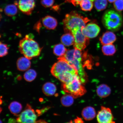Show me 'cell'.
Segmentation results:
<instances>
[{
	"label": "cell",
	"mask_w": 123,
	"mask_h": 123,
	"mask_svg": "<svg viewBox=\"0 0 123 123\" xmlns=\"http://www.w3.org/2000/svg\"><path fill=\"white\" fill-rule=\"evenodd\" d=\"M86 53L83 54L82 51L74 49L67 50L64 56L58 58L67 61L76 69L81 82L84 85L87 80L86 74L85 71L83 64Z\"/></svg>",
	"instance_id": "1"
},
{
	"label": "cell",
	"mask_w": 123,
	"mask_h": 123,
	"mask_svg": "<svg viewBox=\"0 0 123 123\" xmlns=\"http://www.w3.org/2000/svg\"><path fill=\"white\" fill-rule=\"evenodd\" d=\"M58 61L52 66L50 72L53 76L62 83L69 82L78 75L77 71L65 61L58 59Z\"/></svg>",
	"instance_id": "2"
},
{
	"label": "cell",
	"mask_w": 123,
	"mask_h": 123,
	"mask_svg": "<svg viewBox=\"0 0 123 123\" xmlns=\"http://www.w3.org/2000/svg\"><path fill=\"white\" fill-rule=\"evenodd\" d=\"M19 49L24 56L30 60L39 56L42 50V48L33 39L31 34L26 35L20 41Z\"/></svg>",
	"instance_id": "3"
},
{
	"label": "cell",
	"mask_w": 123,
	"mask_h": 123,
	"mask_svg": "<svg viewBox=\"0 0 123 123\" xmlns=\"http://www.w3.org/2000/svg\"><path fill=\"white\" fill-rule=\"evenodd\" d=\"M90 21L88 18L82 16L77 12L72 11L66 14L63 20L64 31L66 33H70L74 29L82 28Z\"/></svg>",
	"instance_id": "4"
},
{
	"label": "cell",
	"mask_w": 123,
	"mask_h": 123,
	"mask_svg": "<svg viewBox=\"0 0 123 123\" xmlns=\"http://www.w3.org/2000/svg\"><path fill=\"white\" fill-rule=\"evenodd\" d=\"M102 22L104 27L107 30L112 32L118 31L123 25L122 15L113 9L108 10L103 15Z\"/></svg>",
	"instance_id": "5"
},
{
	"label": "cell",
	"mask_w": 123,
	"mask_h": 123,
	"mask_svg": "<svg viewBox=\"0 0 123 123\" xmlns=\"http://www.w3.org/2000/svg\"><path fill=\"white\" fill-rule=\"evenodd\" d=\"M80 78L77 75L71 81L66 83H62V89L64 92L70 94L74 98L83 96L86 92Z\"/></svg>",
	"instance_id": "6"
},
{
	"label": "cell",
	"mask_w": 123,
	"mask_h": 123,
	"mask_svg": "<svg viewBox=\"0 0 123 123\" xmlns=\"http://www.w3.org/2000/svg\"><path fill=\"white\" fill-rule=\"evenodd\" d=\"M82 28L75 29L70 32L74 38V48L81 51L84 50L88 45L89 39L83 34L81 32Z\"/></svg>",
	"instance_id": "7"
},
{
	"label": "cell",
	"mask_w": 123,
	"mask_h": 123,
	"mask_svg": "<svg viewBox=\"0 0 123 123\" xmlns=\"http://www.w3.org/2000/svg\"><path fill=\"white\" fill-rule=\"evenodd\" d=\"M37 116L34 109L28 104L24 110L18 116L17 123H35Z\"/></svg>",
	"instance_id": "8"
},
{
	"label": "cell",
	"mask_w": 123,
	"mask_h": 123,
	"mask_svg": "<svg viewBox=\"0 0 123 123\" xmlns=\"http://www.w3.org/2000/svg\"><path fill=\"white\" fill-rule=\"evenodd\" d=\"M97 118L98 123H115L111 111L108 108L101 106Z\"/></svg>",
	"instance_id": "9"
},
{
	"label": "cell",
	"mask_w": 123,
	"mask_h": 123,
	"mask_svg": "<svg viewBox=\"0 0 123 123\" xmlns=\"http://www.w3.org/2000/svg\"><path fill=\"white\" fill-rule=\"evenodd\" d=\"M100 30L99 26L94 23H89L81 29L83 34L89 38L96 37L99 34Z\"/></svg>",
	"instance_id": "10"
},
{
	"label": "cell",
	"mask_w": 123,
	"mask_h": 123,
	"mask_svg": "<svg viewBox=\"0 0 123 123\" xmlns=\"http://www.w3.org/2000/svg\"><path fill=\"white\" fill-rule=\"evenodd\" d=\"M15 4L21 12L28 15L31 14L35 6L34 0H19Z\"/></svg>",
	"instance_id": "11"
},
{
	"label": "cell",
	"mask_w": 123,
	"mask_h": 123,
	"mask_svg": "<svg viewBox=\"0 0 123 123\" xmlns=\"http://www.w3.org/2000/svg\"><path fill=\"white\" fill-rule=\"evenodd\" d=\"M117 40L116 35L113 32L108 31L103 33L99 38V40L102 45L113 44Z\"/></svg>",
	"instance_id": "12"
},
{
	"label": "cell",
	"mask_w": 123,
	"mask_h": 123,
	"mask_svg": "<svg viewBox=\"0 0 123 123\" xmlns=\"http://www.w3.org/2000/svg\"><path fill=\"white\" fill-rule=\"evenodd\" d=\"M42 23L43 25L49 30H53L57 25V21L53 17L47 15L42 18Z\"/></svg>",
	"instance_id": "13"
},
{
	"label": "cell",
	"mask_w": 123,
	"mask_h": 123,
	"mask_svg": "<svg viewBox=\"0 0 123 123\" xmlns=\"http://www.w3.org/2000/svg\"><path fill=\"white\" fill-rule=\"evenodd\" d=\"M31 63L30 60L25 57H22L17 61L16 65L18 70L21 71H25L30 68Z\"/></svg>",
	"instance_id": "14"
},
{
	"label": "cell",
	"mask_w": 123,
	"mask_h": 123,
	"mask_svg": "<svg viewBox=\"0 0 123 123\" xmlns=\"http://www.w3.org/2000/svg\"><path fill=\"white\" fill-rule=\"evenodd\" d=\"M42 90L43 93L46 96H53L56 93V87L53 83L50 82H46L43 85Z\"/></svg>",
	"instance_id": "15"
},
{
	"label": "cell",
	"mask_w": 123,
	"mask_h": 123,
	"mask_svg": "<svg viewBox=\"0 0 123 123\" xmlns=\"http://www.w3.org/2000/svg\"><path fill=\"white\" fill-rule=\"evenodd\" d=\"M82 116L86 121H91L95 118L96 113L95 109L91 107L85 108L82 111Z\"/></svg>",
	"instance_id": "16"
},
{
	"label": "cell",
	"mask_w": 123,
	"mask_h": 123,
	"mask_svg": "<svg viewBox=\"0 0 123 123\" xmlns=\"http://www.w3.org/2000/svg\"><path fill=\"white\" fill-rule=\"evenodd\" d=\"M111 90L110 87L106 84H101L98 86L96 92L98 96L104 98L107 97L110 94Z\"/></svg>",
	"instance_id": "17"
},
{
	"label": "cell",
	"mask_w": 123,
	"mask_h": 123,
	"mask_svg": "<svg viewBox=\"0 0 123 123\" xmlns=\"http://www.w3.org/2000/svg\"><path fill=\"white\" fill-rule=\"evenodd\" d=\"M9 109L12 114L18 117L22 110V106L18 101H13L9 105Z\"/></svg>",
	"instance_id": "18"
},
{
	"label": "cell",
	"mask_w": 123,
	"mask_h": 123,
	"mask_svg": "<svg viewBox=\"0 0 123 123\" xmlns=\"http://www.w3.org/2000/svg\"><path fill=\"white\" fill-rule=\"evenodd\" d=\"M74 38L71 33H66L61 37V41L64 45L69 46L74 45Z\"/></svg>",
	"instance_id": "19"
},
{
	"label": "cell",
	"mask_w": 123,
	"mask_h": 123,
	"mask_svg": "<svg viewBox=\"0 0 123 123\" xmlns=\"http://www.w3.org/2000/svg\"><path fill=\"white\" fill-rule=\"evenodd\" d=\"M102 51L104 55L112 56L116 53L117 50L114 44H111L103 45L102 48Z\"/></svg>",
	"instance_id": "20"
},
{
	"label": "cell",
	"mask_w": 123,
	"mask_h": 123,
	"mask_svg": "<svg viewBox=\"0 0 123 123\" xmlns=\"http://www.w3.org/2000/svg\"><path fill=\"white\" fill-rule=\"evenodd\" d=\"M67 50L63 44H56L54 47L53 51L56 56L62 57L65 54Z\"/></svg>",
	"instance_id": "21"
},
{
	"label": "cell",
	"mask_w": 123,
	"mask_h": 123,
	"mask_svg": "<svg viewBox=\"0 0 123 123\" xmlns=\"http://www.w3.org/2000/svg\"><path fill=\"white\" fill-rule=\"evenodd\" d=\"M74 98L73 96L68 94L64 95L61 98V104L64 107H70L73 104Z\"/></svg>",
	"instance_id": "22"
},
{
	"label": "cell",
	"mask_w": 123,
	"mask_h": 123,
	"mask_svg": "<svg viewBox=\"0 0 123 123\" xmlns=\"http://www.w3.org/2000/svg\"><path fill=\"white\" fill-rule=\"evenodd\" d=\"M37 74L35 71L33 69H29L25 72L24 75L25 80L28 82L33 81L36 78Z\"/></svg>",
	"instance_id": "23"
},
{
	"label": "cell",
	"mask_w": 123,
	"mask_h": 123,
	"mask_svg": "<svg viewBox=\"0 0 123 123\" xmlns=\"http://www.w3.org/2000/svg\"><path fill=\"white\" fill-rule=\"evenodd\" d=\"M16 5H8L4 9L5 13L7 16H13L16 15L18 12L17 8Z\"/></svg>",
	"instance_id": "24"
},
{
	"label": "cell",
	"mask_w": 123,
	"mask_h": 123,
	"mask_svg": "<svg viewBox=\"0 0 123 123\" xmlns=\"http://www.w3.org/2000/svg\"><path fill=\"white\" fill-rule=\"evenodd\" d=\"M93 2L92 0H82L80 4L81 10L85 11H90L93 7Z\"/></svg>",
	"instance_id": "25"
},
{
	"label": "cell",
	"mask_w": 123,
	"mask_h": 123,
	"mask_svg": "<svg viewBox=\"0 0 123 123\" xmlns=\"http://www.w3.org/2000/svg\"><path fill=\"white\" fill-rule=\"evenodd\" d=\"M94 2L95 8L98 11L104 10L107 5V0H95Z\"/></svg>",
	"instance_id": "26"
},
{
	"label": "cell",
	"mask_w": 123,
	"mask_h": 123,
	"mask_svg": "<svg viewBox=\"0 0 123 123\" xmlns=\"http://www.w3.org/2000/svg\"><path fill=\"white\" fill-rule=\"evenodd\" d=\"M9 49L7 44L0 41V57L7 55L8 53Z\"/></svg>",
	"instance_id": "27"
},
{
	"label": "cell",
	"mask_w": 123,
	"mask_h": 123,
	"mask_svg": "<svg viewBox=\"0 0 123 123\" xmlns=\"http://www.w3.org/2000/svg\"><path fill=\"white\" fill-rule=\"evenodd\" d=\"M115 8L118 11L123 10V0H116L114 3Z\"/></svg>",
	"instance_id": "28"
},
{
	"label": "cell",
	"mask_w": 123,
	"mask_h": 123,
	"mask_svg": "<svg viewBox=\"0 0 123 123\" xmlns=\"http://www.w3.org/2000/svg\"><path fill=\"white\" fill-rule=\"evenodd\" d=\"M41 4L44 7H49L53 5L55 0H41Z\"/></svg>",
	"instance_id": "29"
},
{
	"label": "cell",
	"mask_w": 123,
	"mask_h": 123,
	"mask_svg": "<svg viewBox=\"0 0 123 123\" xmlns=\"http://www.w3.org/2000/svg\"><path fill=\"white\" fill-rule=\"evenodd\" d=\"M82 0H68V2L71 3L75 6H77L80 4Z\"/></svg>",
	"instance_id": "30"
},
{
	"label": "cell",
	"mask_w": 123,
	"mask_h": 123,
	"mask_svg": "<svg viewBox=\"0 0 123 123\" xmlns=\"http://www.w3.org/2000/svg\"><path fill=\"white\" fill-rule=\"evenodd\" d=\"M17 123L16 120H15L13 119H9L8 123Z\"/></svg>",
	"instance_id": "31"
},
{
	"label": "cell",
	"mask_w": 123,
	"mask_h": 123,
	"mask_svg": "<svg viewBox=\"0 0 123 123\" xmlns=\"http://www.w3.org/2000/svg\"><path fill=\"white\" fill-rule=\"evenodd\" d=\"M35 123H48L45 121L43 120H39L37 121Z\"/></svg>",
	"instance_id": "32"
},
{
	"label": "cell",
	"mask_w": 123,
	"mask_h": 123,
	"mask_svg": "<svg viewBox=\"0 0 123 123\" xmlns=\"http://www.w3.org/2000/svg\"><path fill=\"white\" fill-rule=\"evenodd\" d=\"M116 0H108L109 2L110 3H113Z\"/></svg>",
	"instance_id": "33"
},
{
	"label": "cell",
	"mask_w": 123,
	"mask_h": 123,
	"mask_svg": "<svg viewBox=\"0 0 123 123\" xmlns=\"http://www.w3.org/2000/svg\"><path fill=\"white\" fill-rule=\"evenodd\" d=\"M2 108H1L0 107V113L1 111H2Z\"/></svg>",
	"instance_id": "34"
},
{
	"label": "cell",
	"mask_w": 123,
	"mask_h": 123,
	"mask_svg": "<svg viewBox=\"0 0 123 123\" xmlns=\"http://www.w3.org/2000/svg\"><path fill=\"white\" fill-rule=\"evenodd\" d=\"M68 123H74L73 122V121H71L70 122H69Z\"/></svg>",
	"instance_id": "35"
},
{
	"label": "cell",
	"mask_w": 123,
	"mask_h": 123,
	"mask_svg": "<svg viewBox=\"0 0 123 123\" xmlns=\"http://www.w3.org/2000/svg\"><path fill=\"white\" fill-rule=\"evenodd\" d=\"M1 15L0 14V20L1 19Z\"/></svg>",
	"instance_id": "36"
},
{
	"label": "cell",
	"mask_w": 123,
	"mask_h": 123,
	"mask_svg": "<svg viewBox=\"0 0 123 123\" xmlns=\"http://www.w3.org/2000/svg\"><path fill=\"white\" fill-rule=\"evenodd\" d=\"M0 123H3L2 121L0 119Z\"/></svg>",
	"instance_id": "37"
},
{
	"label": "cell",
	"mask_w": 123,
	"mask_h": 123,
	"mask_svg": "<svg viewBox=\"0 0 123 123\" xmlns=\"http://www.w3.org/2000/svg\"><path fill=\"white\" fill-rule=\"evenodd\" d=\"M68 0H65V1L66 2H68Z\"/></svg>",
	"instance_id": "38"
},
{
	"label": "cell",
	"mask_w": 123,
	"mask_h": 123,
	"mask_svg": "<svg viewBox=\"0 0 123 123\" xmlns=\"http://www.w3.org/2000/svg\"><path fill=\"white\" fill-rule=\"evenodd\" d=\"M92 1H93V2L95 0H92Z\"/></svg>",
	"instance_id": "39"
}]
</instances>
